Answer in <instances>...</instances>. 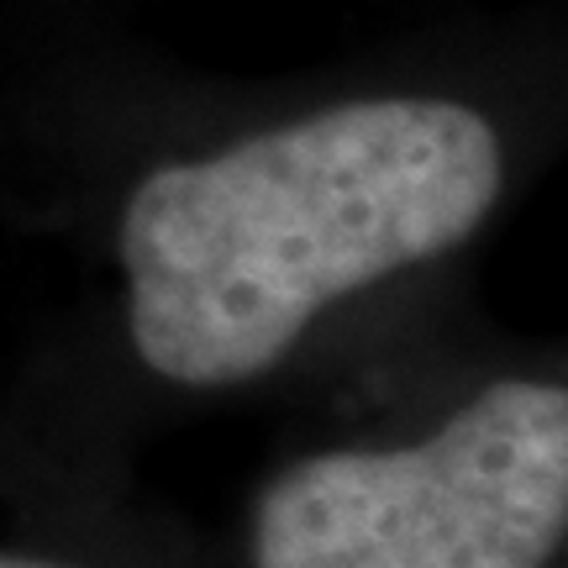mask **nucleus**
<instances>
[{
  "mask_svg": "<svg viewBox=\"0 0 568 568\" xmlns=\"http://www.w3.org/2000/svg\"><path fill=\"white\" fill-rule=\"evenodd\" d=\"M506 190V142L432 95L326 105L126 195V332L159 379L232 389L326 305L468 243Z\"/></svg>",
  "mask_w": 568,
  "mask_h": 568,
  "instance_id": "1",
  "label": "nucleus"
},
{
  "mask_svg": "<svg viewBox=\"0 0 568 568\" xmlns=\"http://www.w3.org/2000/svg\"><path fill=\"white\" fill-rule=\"evenodd\" d=\"M568 527V389L495 379L426 443L316 453L253 506V568H548Z\"/></svg>",
  "mask_w": 568,
  "mask_h": 568,
  "instance_id": "2",
  "label": "nucleus"
},
{
  "mask_svg": "<svg viewBox=\"0 0 568 568\" xmlns=\"http://www.w3.org/2000/svg\"><path fill=\"white\" fill-rule=\"evenodd\" d=\"M0 568H69V564H53V558H21V552H0Z\"/></svg>",
  "mask_w": 568,
  "mask_h": 568,
  "instance_id": "3",
  "label": "nucleus"
}]
</instances>
